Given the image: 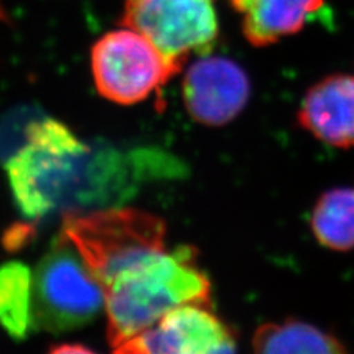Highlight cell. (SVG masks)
I'll use <instances>...</instances> for the list:
<instances>
[{
    "label": "cell",
    "instance_id": "cell-1",
    "mask_svg": "<svg viewBox=\"0 0 354 354\" xmlns=\"http://www.w3.org/2000/svg\"><path fill=\"white\" fill-rule=\"evenodd\" d=\"M153 151L123 152L104 142L80 140L61 121L43 115L28 143L5 164L15 203L30 220L115 208L138 191L153 164Z\"/></svg>",
    "mask_w": 354,
    "mask_h": 354
},
{
    "label": "cell",
    "instance_id": "cell-2",
    "mask_svg": "<svg viewBox=\"0 0 354 354\" xmlns=\"http://www.w3.org/2000/svg\"><path fill=\"white\" fill-rule=\"evenodd\" d=\"M108 341L117 350L185 304L209 306L212 283L191 247L164 251L104 286Z\"/></svg>",
    "mask_w": 354,
    "mask_h": 354
},
{
    "label": "cell",
    "instance_id": "cell-3",
    "mask_svg": "<svg viewBox=\"0 0 354 354\" xmlns=\"http://www.w3.org/2000/svg\"><path fill=\"white\" fill-rule=\"evenodd\" d=\"M62 234L79 250L102 288L121 273L167 251L165 221L133 208L65 216Z\"/></svg>",
    "mask_w": 354,
    "mask_h": 354
},
{
    "label": "cell",
    "instance_id": "cell-4",
    "mask_svg": "<svg viewBox=\"0 0 354 354\" xmlns=\"http://www.w3.org/2000/svg\"><path fill=\"white\" fill-rule=\"evenodd\" d=\"M104 304L102 285L61 232L40 260L32 279L35 329L61 334L86 326Z\"/></svg>",
    "mask_w": 354,
    "mask_h": 354
},
{
    "label": "cell",
    "instance_id": "cell-5",
    "mask_svg": "<svg viewBox=\"0 0 354 354\" xmlns=\"http://www.w3.org/2000/svg\"><path fill=\"white\" fill-rule=\"evenodd\" d=\"M179 73L192 55H207L218 36L214 0H126L123 18Z\"/></svg>",
    "mask_w": 354,
    "mask_h": 354
},
{
    "label": "cell",
    "instance_id": "cell-6",
    "mask_svg": "<svg viewBox=\"0 0 354 354\" xmlns=\"http://www.w3.org/2000/svg\"><path fill=\"white\" fill-rule=\"evenodd\" d=\"M97 92L120 105H133L158 91L177 73L140 32L126 27L106 32L92 49Z\"/></svg>",
    "mask_w": 354,
    "mask_h": 354
},
{
    "label": "cell",
    "instance_id": "cell-7",
    "mask_svg": "<svg viewBox=\"0 0 354 354\" xmlns=\"http://www.w3.org/2000/svg\"><path fill=\"white\" fill-rule=\"evenodd\" d=\"M235 348V334L207 306L185 304L170 310L157 324L115 351L123 354H216L232 353Z\"/></svg>",
    "mask_w": 354,
    "mask_h": 354
},
{
    "label": "cell",
    "instance_id": "cell-8",
    "mask_svg": "<svg viewBox=\"0 0 354 354\" xmlns=\"http://www.w3.org/2000/svg\"><path fill=\"white\" fill-rule=\"evenodd\" d=\"M183 101L189 115L205 126H223L245 108L250 80L241 66L223 57L194 62L183 77Z\"/></svg>",
    "mask_w": 354,
    "mask_h": 354
},
{
    "label": "cell",
    "instance_id": "cell-9",
    "mask_svg": "<svg viewBox=\"0 0 354 354\" xmlns=\"http://www.w3.org/2000/svg\"><path fill=\"white\" fill-rule=\"evenodd\" d=\"M298 123L337 148L354 147V75L332 74L308 88Z\"/></svg>",
    "mask_w": 354,
    "mask_h": 354
},
{
    "label": "cell",
    "instance_id": "cell-10",
    "mask_svg": "<svg viewBox=\"0 0 354 354\" xmlns=\"http://www.w3.org/2000/svg\"><path fill=\"white\" fill-rule=\"evenodd\" d=\"M242 19L245 39L257 48L269 46L300 31L325 0H229Z\"/></svg>",
    "mask_w": 354,
    "mask_h": 354
},
{
    "label": "cell",
    "instance_id": "cell-11",
    "mask_svg": "<svg viewBox=\"0 0 354 354\" xmlns=\"http://www.w3.org/2000/svg\"><path fill=\"white\" fill-rule=\"evenodd\" d=\"M257 353L268 354H339L346 353L342 342L324 329L300 320L264 324L252 337Z\"/></svg>",
    "mask_w": 354,
    "mask_h": 354
},
{
    "label": "cell",
    "instance_id": "cell-12",
    "mask_svg": "<svg viewBox=\"0 0 354 354\" xmlns=\"http://www.w3.org/2000/svg\"><path fill=\"white\" fill-rule=\"evenodd\" d=\"M0 324L15 339L27 338L35 329L32 274L19 261L0 266Z\"/></svg>",
    "mask_w": 354,
    "mask_h": 354
},
{
    "label": "cell",
    "instance_id": "cell-13",
    "mask_svg": "<svg viewBox=\"0 0 354 354\" xmlns=\"http://www.w3.org/2000/svg\"><path fill=\"white\" fill-rule=\"evenodd\" d=\"M312 229L324 247L348 251L354 248V189L338 187L319 198L312 214Z\"/></svg>",
    "mask_w": 354,
    "mask_h": 354
},
{
    "label": "cell",
    "instance_id": "cell-14",
    "mask_svg": "<svg viewBox=\"0 0 354 354\" xmlns=\"http://www.w3.org/2000/svg\"><path fill=\"white\" fill-rule=\"evenodd\" d=\"M46 115L35 105H22L10 109L0 118V162L3 165L28 143L31 126Z\"/></svg>",
    "mask_w": 354,
    "mask_h": 354
},
{
    "label": "cell",
    "instance_id": "cell-15",
    "mask_svg": "<svg viewBox=\"0 0 354 354\" xmlns=\"http://www.w3.org/2000/svg\"><path fill=\"white\" fill-rule=\"evenodd\" d=\"M53 351L55 353H91V350L83 346H64V347H57Z\"/></svg>",
    "mask_w": 354,
    "mask_h": 354
}]
</instances>
